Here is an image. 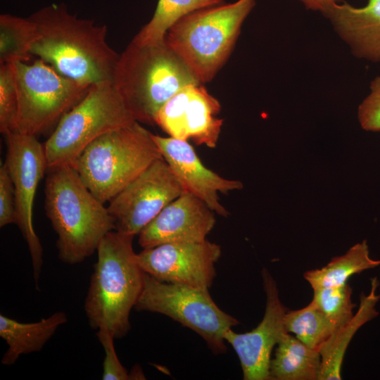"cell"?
Masks as SVG:
<instances>
[{
  "instance_id": "1",
  "label": "cell",
  "mask_w": 380,
  "mask_h": 380,
  "mask_svg": "<svg viewBox=\"0 0 380 380\" xmlns=\"http://www.w3.org/2000/svg\"><path fill=\"white\" fill-rule=\"evenodd\" d=\"M28 18L35 27L32 56L85 86L112 81L119 54L107 43L106 25L72 15L63 3L43 7Z\"/></svg>"
},
{
  "instance_id": "2",
  "label": "cell",
  "mask_w": 380,
  "mask_h": 380,
  "mask_svg": "<svg viewBox=\"0 0 380 380\" xmlns=\"http://www.w3.org/2000/svg\"><path fill=\"white\" fill-rule=\"evenodd\" d=\"M47 171L45 210L57 234L58 258L68 265L80 263L115 229L114 220L72 165L49 167Z\"/></svg>"
},
{
  "instance_id": "3",
  "label": "cell",
  "mask_w": 380,
  "mask_h": 380,
  "mask_svg": "<svg viewBox=\"0 0 380 380\" xmlns=\"http://www.w3.org/2000/svg\"><path fill=\"white\" fill-rule=\"evenodd\" d=\"M134 237L113 230L102 239L84 301L91 328L106 329L115 339L129 331L130 312L144 286L145 272L137 260Z\"/></svg>"
},
{
  "instance_id": "4",
  "label": "cell",
  "mask_w": 380,
  "mask_h": 380,
  "mask_svg": "<svg viewBox=\"0 0 380 380\" xmlns=\"http://www.w3.org/2000/svg\"><path fill=\"white\" fill-rule=\"evenodd\" d=\"M134 120L155 125L159 109L183 87L201 84L165 40L141 44L133 40L119 55L112 79Z\"/></svg>"
},
{
  "instance_id": "5",
  "label": "cell",
  "mask_w": 380,
  "mask_h": 380,
  "mask_svg": "<svg viewBox=\"0 0 380 380\" xmlns=\"http://www.w3.org/2000/svg\"><path fill=\"white\" fill-rule=\"evenodd\" d=\"M153 134L134 121L96 139L72 165L94 196L105 204L151 163L163 158Z\"/></svg>"
},
{
  "instance_id": "6",
  "label": "cell",
  "mask_w": 380,
  "mask_h": 380,
  "mask_svg": "<svg viewBox=\"0 0 380 380\" xmlns=\"http://www.w3.org/2000/svg\"><path fill=\"white\" fill-rule=\"evenodd\" d=\"M255 0H237L193 11L168 30L165 41L200 82H208L228 59Z\"/></svg>"
},
{
  "instance_id": "7",
  "label": "cell",
  "mask_w": 380,
  "mask_h": 380,
  "mask_svg": "<svg viewBox=\"0 0 380 380\" xmlns=\"http://www.w3.org/2000/svg\"><path fill=\"white\" fill-rule=\"evenodd\" d=\"M136 121L112 81L91 86L44 144L48 168L72 165L96 139Z\"/></svg>"
},
{
  "instance_id": "8",
  "label": "cell",
  "mask_w": 380,
  "mask_h": 380,
  "mask_svg": "<svg viewBox=\"0 0 380 380\" xmlns=\"http://www.w3.org/2000/svg\"><path fill=\"white\" fill-rule=\"evenodd\" d=\"M18 96L16 132L38 135L56 125L91 87L68 78L38 58L13 63Z\"/></svg>"
},
{
  "instance_id": "9",
  "label": "cell",
  "mask_w": 380,
  "mask_h": 380,
  "mask_svg": "<svg viewBox=\"0 0 380 380\" xmlns=\"http://www.w3.org/2000/svg\"><path fill=\"white\" fill-rule=\"evenodd\" d=\"M134 308L165 315L191 329L215 354L226 352L224 334L239 324L216 305L208 290L163 281L146 273Z\"/></svg>"
},
{
  "instance_id": "10",
  "label": "cell",
  "mask_w": 380,
  "mask_h": 380,
  "mask_svg": "<svg viewBox=\"0 0 380 380\" xmlns=\"http://www.w3.org/2000/svg\"><path fill=\"white\" fill-rule=\"evenodd\" d=\"M6 165L15 195L17 222L29 248L33 277L38 281L43 265V248L33 226V204L40 180L48 169L44 144L37 137L18 132L5 135Z\"/></svg>"
},
{
  "instance_id": "11",
  "label": "cell",
  "mask_w": 380,
  "mask_h": 380,
  "mask_svg": "<svg viewBox=\"0 0 380 380\" xmlns=\"http://www.w3.org/2000/svg\"><path fill=\"white\" fill-rule=\"evenodd\" d=\"M185 191L164 158L156 160L109 201L107 208L115 230L133 236L139 234Z\"/></svg>"
},
{
  "instance_id": "12",
  "label": "cell",
  "mask_w": 380,
  "mask_h": 380,
  "mask_svg": "<svg viewBox=\"0 0 380 380\" xmlns=\"http://www.w3.org/2000/svg\"><path fill=\"white\" fill-rule=\"evenodd\" d=\"M221 253L220 246L206 239L144 248L137 260L145 273L157 279L208 290Z\"/></svg>"
},
{
  "instance_id": "13",
  "label": "cell",
  "mask_w": 380,
  "mask_h": 380,
  "mask_svg": "<svg viewBox=\"0 0 380 380\" xmlns=\"http://www.w3.org/2000/svg\"><path fill=\"white\" fill-rule=\"evenodd\" d=\"M220 109L218 100L201 84H189L159 109L155 125L170 137L215 148L223 124L217 117Z\"/></svg>"
},
{
  "instance_id": "14",
  "label": "cell",
  "mask_w": 380,
  "mask_h": 380,
  "mask_svg": "<svg viewBox=\"0 0 380 380\" xmlns=\"http://www.w3.org/2000/svg\"><path fill=\"white\" fill-rule=\"evenodd\" d=\"M262 277L267 297L262 319L251 331L237 334L231 328L224 334L239 358L245 380L270 379L272 350L287 333L286 310L279 299L277 284L266 269L262 270Z\"/></svg>"
},
{
  "instance_id": "15",
  "label": "cell",
  "mask_w": 380,
  "mask_h": 380,
  "mask_svg": "<svg viewBox=\"0 0 380 380\" xmlns=\"http://www.w3.org/2000/svg\"><path fill=\"white\" fill-rule=\"evenodd\" d=\"M215 224V212L186 191L140 232L138 241L143 248L171 243L201 242L206 240Z\"/></svg>"
},
{
  "instance_id": "16",
  "label": "cell",
  "mask_w": 380,
  "mask_h": 380,
  "mask_svg": "<svg viewBox=\"0 0 380 380\" xmlns=\"http://www.w3.org/2000/svg\"><path fill=\"white\" fill-rule=\"evenodd\" d=\"M153 137L163 158L185 190L204 201L215 213L227 217L229 213L220 203L218 194L241 189L242 182L224 178L206 167L188 141L156 134Z\"/></svg>"
},
{
  "instance_id": "17",
  "label": "cell",
  "mask_w": 380,
  "mask_h": 380,
  "mask_svg": "<svg viewBox=\"0 0 380 380\" xmlns=\"http://www.w3.org/2000/svg\"><path fill=\"white\" fill-rule=\"evenodd\" d=\"M353 56L380 62V0H368L363 7L344 1L334 4L323 13Z\"/></svg>"
},
{
  "instance_id": "18",
  "label": "cell",
  "mask_w": 380,
  "mask_h": 380,
  "mask_svg": "<svg viewBox=\"0 0 380 380\" xmlns=\"http://www.w3.org/2000/svg\"><path fill=\"white\" fill-rule=\"evenodd\" d=\"M379 286L377 277L371 279L368 295L361 293L360 307L352 318L339 327L319 349L321 371L318 380L341 379V366L346 349L357 331L378 315L376 305L380 299L376 293Z\"/></svg>"
},
{
  "instance_id": "19",
  "label": "cell",
  "mask_w": 380,
  "mask_h": 380,
  "mask_svg": "<svg viewBox=\"0 0 380 380\" xmlns=\"http://www.w3.org/2000/svg\"><path fill=\"white\" fill-rule=\"evenodd\" d=\"M67 321V315L63 311L34 322H22L1 314L0 336L8 346L1 363L11 366L22 355L40 351L58 327Z\"/></svg>"
},
{
  "instance_id": "20",
  "label": "cell",
  "mask_w": 380,
  "mask_h": 380,
  "mask_svg": "<svg viewBox=\"0 0 380 380\" xmlns=\"http://www.w3.org/2000/svg\"><path fill=\"white\" fill-rule=\"evenodd\" d=\"M270 364V379L317 380L321 371V355L296 337L285 333Z\"/></svg>"
},
{
  "instance_id": "21",
  "label": "cell",
  "mask_w": 380,
  "mask_h": 380,
  "mask_svg": "<svg viewBox=\"0 0 380 380\" xmlns=\"http://www.w3.org/2000/svg\"><path fill=\"white\" fill-rule=\"evenodd\" d=\"M380 265V260L370 258L367 241L352 246L344 255L334 258L320 269L307 271L304 278L312 288H328L347 284L352 275Z\"/></svg>"
},
{
  "instance_id": "22",
  "label": "cell",
  "mask_w": 380,
  "mask_h": 380,
  "mask_svg": "<svg viewBox=\"0 0 380 380\" xmlns=\"http://www.w3.org/2000/svg\"><path fill=\"white\" fill-rule=\"evenodd\" d=\"M224 4V0H158L154 14L133 41L153 44L165 40L170 27L186 15L207 7Z\"/></svg>"
},
{
  "instance_id": "23",
  "label": "cell",
  "mask_w": 380,
  "mask_h": 380,
  "mask_svg": "<svg viewBox=\"0 0 380 380\" xmlns=\"http://www.w3.org/2000/svg\"><path fill=\"white\" fill-rule=\"evenodd\" d=\"M284 324L288 333H293L303 343L318 351L339 327L320 310L313 300L303 308L286 311Z\"/></svg>"
},
{
  "instance_id": "24",
  "label": "cell",
  "mask_w": 380,
  "mask_h": 380,
  "mask_svg": "<svg viewBox=\"0 0 380 380\" xmlns=\"http://www.w3.org/2000/svg\"><path fill=\"white\" fill-rule=\"evenodd\" d=\"M35 27L29 18L10 14L0 15V64L27 62L33 56L31 47Z\"/></svg>"
},
{
  "instance_id": "25",
  "label": "cell",
  "mask_w": 380,
  "mask_h": 380,
  "mask_svg": "<svg viewBox=\"0 0 380 380\" xmlns=\"http://www.w3.org/2000/svg\"><path fill=\"white\" fill-rule=\"evenodd\" d=\"M313 291L312 300L338 327L345 324L353 316V309L356 305L352 303V289L348 284L314 289Z\"/></svg>"
},
{
  "instance_id": "26",
  "label": "cell",
  "mask_w": 380,
  "mask_h": 380,
  "mask_svg": "<svg viewBox=\"0 0 380 380\" xmlns=\"http://www.w3.org/2000/svg\"><path fill=\"white\" fill-rule=\"evenodd\" d=\"M18 96L13 63L0 64V131L16 132Z\"/></svg>"
},
{
  "instance_id": "27",
  "label": "cell",
  "mask_w": 380,
  "mask_h": 380,
  "mask_svg": "<svg viewBox=\"0 0 380 380\" xmlns=\"http://www.w3.org/2000/svg\"><path fill=\"white\" fill-rule=\"evenodd\" d=\"M101 343L105 357L103 362L102 379L103 380H127L129 374L122 366L117 355L114 336L106 329H99L96 333Z\"/></svg>"
},
{
  "instance_id": "28",
  "label": "cell",
  "mask_w": 380,
  "mask_h": 380,
  "mask_svg": "<svg viewBox=\"0 0 380 380\" xmlns=\"http://www.w3.org/2000/svg\"><path fill=\"white\" fill-rule=\"evenodd\" d=\"M370 92L358 108V119L361 127L372 132L380 131V76L370 82Z\"/></svg>"
},
{
  "instance_id": "29",
  "label": "cell",
  "mask_w": 380,
  "mask_h": 380,
  "mask_svg": "<svg viewBox=\"0 0 380 380\" xmlns=\"http://www.w3.org/2000/svg\"><path fill=\"white\" fill-rule=\"evenodd\" d=\"M15 189L8 170L4 163L0 167V227L16 224Z\"/></svg>"
},
{
  "instance_id": "30",
  "label": "cell",
  "mask_w": 380,
  "mask_h": 380,
  "mask_svg": "<svg viewBox=\"0 0 380 380\" xmlns=\"http://www.w3.org/2000/svg\"><path fill=\"white\" fill-rule=\"evenodd\" d=\"M306 9L324 13L329 7L338 2L339 0H298Z\"/></svg>"
}]
</instances>
